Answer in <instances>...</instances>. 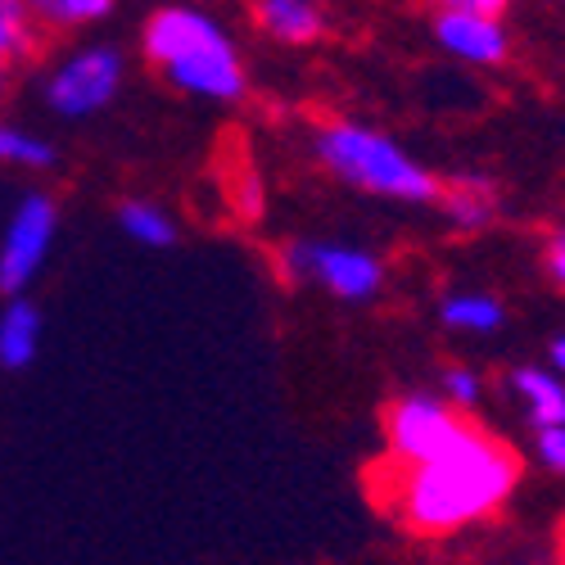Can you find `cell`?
<instances>
[{
    "mask_svg": "<svg viewBox=\"0 0 565 565\" xmlns=\"http://www.w3.org/2000/svg\"><path fill=\"white\" fill-rule=\"evenodd\" d=\"M515 480H521L515 452L476 426H461L435 461L398 470L394 511L416 534H452L502 507Z\"/></svg>",
    "mask_w": 565,
    "mask_h": 565,
    "instance_id": "6da1fadb",
    "label": "cell"
},
{
    "mask_svg": "<svg viewBox=\"0 0 565 565\" xmlns=\"http://www.w3.org/2000/svg\"><path fill=\"white\" fill-rule=\"evenodd\" d=\"M140 45H146V60L185 96L226 105V100H241L249 86L241 45L204 10H191V6L154 10L146 19V32H140Z\"/></svg>",
    "mask_w": 565,
    "mask_h": 565,
    "instance_id": "7a4b0ae2",
    "label": "cell"
},
{
    "mask_svg": "<svg viewBox=\"0 0 565 565\" xmlns=\"http://www.w3.org/2000/svg\"><path fill=\"white\" fill-rule=\"evenodd\" d=\"M312 154L331 177L371 195L407 200V204H430L444 195V185L430 168H420L398 140L362 122H344V118L321 122L312 131Z\"/></svg>",
    "mask_w": 565,
    "mask_h": 565,
    "instance_id": "3957f363",
    "label": "cell"
},
{
    "mask_svg": "<svg viewBox=\"0 0 565 565\" xmlns=\"http://www.w3.org/2000/svg\"><path fill=\"white\" fill-rule=\"evenodd\" d=\"M276 267H280V280L286 286H321L326 295L335 299H371L381 295L385 286V267L375 254L366 249H353V245H321V241H290L280 245L276 254Z\"/></svg>",
    "mask_w": 565,
    "mask_h": 565,
    "instance_id": "277c9868",
    "label": "cell"
},
{
    "mask_svg": "<svg viewBox=\"0 0 565 565\" xmlns=\"http://www.w3.org/2000/svg\"><path fill=\"white\" fill-rule=\"evenodd\" d=\"M122 73H127L122 51H114V45H82L45 77V105L60 118H90L118 100Z\"/></svg>",
    "mask_w": 565,
    "mask_h": 565,
    "instance_id": "5b68a950",
    "label": "cell"
},
{
    "mask_svg": "<svg viewBox=\"0 0 565 565\" xmlns=\"http://www.w3.org/2000/svg\"><path fill=\"white\" fill-rule=\"evenodd\" d=\"M60 235V209L51 195H23L6 235H0V295L23 299V290L36 280V271L51 258V245Z\"/></svg>",
    "mask_w": 565,
    "mask_h": 565,
    "instance_id": "8992f818",
    "label": "cell"
},
{
    "mask_svg": "<svg viewBox=\"0 0 565 565\" xmlns=\"http://www.w3.org/2000/svg\"><path fill=\"white\" fill-rule=\"evenodd\" d=\"M461 435V420L435 394H407L385 412V444L394 466H426Z\"/></svg>",
    "mask_w": 565,
    "mask_h": 565,
    "instance_id": "52a82bcc",
    "label": "cell"
},
{
    "mask_svg": "<svg viewBox=\"0 0 565 565\" xmlns=\"http://www.w3.org/2000/svg\"><path fill=\"white\" fill-rule=\"evenodd\" d=\"M507 6L502 0H452L435 14V41L444 45L448 55L466 60V64H502L507 51H511V36H507V23H502Z\"/></svg>",
    "mask_w": 565,
    "mask_h": 565,
    "instance_id": "ba28073f",
    "label": "cell"
},
{
    "mask_svg": "<svg viewBox=\"0 0 565 565\" xmlns=\"http://www.w3.org/2000/svg\"><path fill=\"white\" fill-rule=\"evenodd\" d=\"M254 23L280 45H303L326 32V14L308 0H263L254 6Z\"/></svg>",
    "mask_w": 565,
    "mask_h": 565,
    "instance_id": "9c48e42d",
    "label": "cell"
},
{
    "mask_svg": "<svg viewBox=\"0 0 565 565\" xmlns=\"http://www.w3.org/2000/svg\"><path fill=\"white\" fill-rule=\"evenodd\" d=\"M41 349V312L28 299H10L0 308V366L6 371H23L28 362H36Z\"/></svg>",
    "mask_w": 565,
    "mask_h": 565,
    "instance_id": "30bf717a",
    "label": "cell"
},
{
    "mask_svg": "<svg viewBox=\"0 0 565 565\" xmlns=\"http://www.w3.org/2000/svg\"><path fill=\"white\" fill-rule=\"evenodd\" d=\"M511 390L525 398L530 416L539 430H556L565 426V385L556 381L552 371H539V366H521L511 375Z\"/></svg>",
    "mask_w": 565,
    "mask_h": 565,
    "instance_id": "8fae6325",
    "label": "cell"
},
{
    "mask_svg": "<svg viewBox=\"0 0 565 565\" xmlns=\"http://www.w3.org/2000/svg\"><path fill=\"white\" fill-rule=\"evenodd\" d=\"M36 19L28 6H14V0H0V96H6L10 68L19 60H28L36 51Z\"/></svg>",
    "mask_w": 565,
    "mask_h": 565,
    "instance_id": "7c38bea8",
    "label": "cell"
},
{
    "mask_svg": "<svg viewBox=\"0 0 565 565\" xmlns=\"http://www.w3.org/2000/svg\"><path fill=\"white\" fill-rule=\"evenodd\" d=\"M118 226L131 235L136 245H146V249H168L177 241V222L163 204L154 200H122L118 209Z\"/></svg>",
    "mask_w": 565,
    "mask_h": 565,
    "instance_id": "4fadbf2b",
    "label": "cell"
},
{
    "mask_svg": "<svg viewBox=\"0 0 565 565\" xmlns=\"http://www.w3.org/2000/svg\"><path fill=\"white\" fill-rule=\"evenodd\" d=\"M439 200H444V213L452 217V226H461V231H480L493 217V185L484 177H461Z\"/></svg>",
    "mask_w": 565,
    "mask_h": 565,
    "instance_id": "5bb4252c",
    "label": "cell"
},
{
    "mask_svg": "<svg viewBox=\"0 0 565 565\" xmlns=\"http://www.w3.org/2000/svg\"><path fill=\"white\" fill-rule=\"evenodd\" d=\"M444 321L452 331H498L502 303L489 295H452V299H444Z\"/></svg>",
    "mask_w": 565,
    "mask_h": 565,
    "instance_id": "9a60e30c",
    "label": "cell"
},
{
    "mask_svg": "<svg viewBox=\"0 0 565 565\" xmlns=\"http://www.w3.org/2000/svg\"><path fill=\"white\" fill-rule=\"evenodd\" d=\"M109 14H114L109 0H41L32 10V19L41 28H86V23H100Z\"/></svg>",
    "mask_w": 565,
    "mask_h": 565,
    "instance_id": "2e32d148",
    "label": "cell"
},
{
    "mask_svg": "<svg viewBox=\"0 0 565 565\" xmlns=\"http://www.w3.org/2000/svg\"><path fill=\"white\" fill-rule=\"evenodd\" d=\"M0 163H10V168H51L55 163V150L45 146L41 136L14 127V122H0Z\"/></svg>",
    "mask_w": 565,
    "mask_h": 565,
    "instance_id": "e0dca14e",
    "label": "cell"
},
{
    "mask_svg": "<svg viewBox=\"0 0 565 565\" xmlns=\"http://www.w3.org/2000/svg\"><path fill=\"white\" fill-rule=\"evenodd\" d=\"M444 390H448L452 403L470 407V403L480 398V375L470 371V366H448V371H444Z\"/></svg>",
    "mask_w": 565,
    "mask_h": 565,
    "instance_id": "ac0fdd59",
    "label": "cell"
},
{
    "mask_svg": "<svg viewBox=\"0 0 565 565\" xmlns=\"http://www.w3.org/2000/svg\"><path fill=\"white\" fill-rule=\"evenodd\" d=\"M539 457H543V466H552V470L565 476V426L539 430Z\"/></svg>",
    "mask_w": 565,
    "mask_h": 565,
    "instance_id": "d6986e66",
    "label": "cell"
},
{
    "mask_svg": "<svg viewBox=\"0 0 565 565\" xmlns=\"http://www.w3.org/2000/svg\"><path fill=\"white\" fill-rule=\"evenodd\" d=\"M547 267H552V276L561 280V286H565V235H561V241L552 245V254H547Z\"/></svg>",
    "mask_w": 565,
    "mask_h": 565,
    "instance_id": "ffe728a7",
    "label": "cell"
},
{
    "mask_svg": "<svg viewBox=\"0 0 565 565\" xmlns=\"http://www.w3.org/2000/svg\"><path fill=\"white\" fill-rule=\"evenodd\" d=\"M552 366H556V371L565 375V335H561V340L552 344Z\"/></svg>",
    "mask_w": 565,
    "mask_h": 565,
    "instance_id": "44dd1931",
    "label": "cell"
}]
</instances>
